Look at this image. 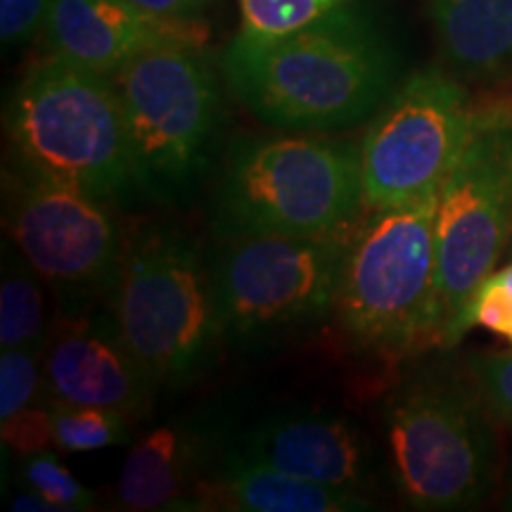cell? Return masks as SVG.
<instances>
[{
    "label": "cell",
    "instance_id": "20",
    "mask_svg": "<svg viewBox=\"0 0 512 512\" xmlns=\"http://www.w3.org/2000/svg\"><path fill=\"white\" fill-rule=\"evenodd\" d=\"M347 0H240V31L254 36H280L302 29Z\"/></svg>",
    "mask_w": 512,
    "mask_h": 512
},
{
    "label": "cell",
    "instance_id": "3",
    "mask_svg": "<svg viewBox=\"0 0 512 512\" xmlns=\"http://www.w3.org/2000/svg\"><path fill=\"white\" fill-rule=\"evenodd\" d=\"M363 204L361 143L328 133L240 136L211 200L214 238L325 235L351 228Z\"/></svg>",
    "mask_w": 512,
    "mask_h": 512
},
{
    "label": "cell",
    "instance_id": "1",
    "mask_svg": "<svg viewBox=\"0 0 512 512\" xmlns=\"http://www.w3.org/2000/svg\"><path fill=\"white\" fill-rule=\"evenodd\" d=\"M219 72L261 124L328 136L373 119L406 76L392 34L366 0H347L290 34L238 31Z\"/></svg>",
    "mask_w": 512,
    "mask_h": 512
},
{
    "label": "cell",
    "instance_id": "21",
    "mask_svg": "<svg viewBox=\"0 0 512 512\" xmlns=\"http://www.w3.org/2000/svg\"><path fill=\"white\" fill-rule=\"evenodd\" d=\"M43 399H48L43 354L31 349L0 351V422L12 420Z\"/></svg>",
    "mask_w": 512,
    "mask_h": 512
},
{
    "label": "cell",
    "instance_id": "26",
    "mask_svg": "<svg viewBox=\"0 0 512 512\" xmlns=\"http://www.w3.org/2000/svg\"><path fill=\"white\" fill-rule=\"evenodd\" d=\"M505 508L512 510V472H510V479H508V494H505Z\"/></svg>",
    "mask_w": 512,
    "mask_h": 512
},
{
    "label": "cell",
    "instance_id": "2",
    "mask_svg": "<svg viewBox=\"0 0 512 512\" xmlns=\"http://www.w3.org/2000/svg\"><path fill=\"white\" fill-rule=\"evenodd\" d=\"M12 169L128 207L133 178L124 105L110 76L48 53L29 64L5 105Z\"/></svg>",
    "mask_w": 512,
    "mask_h": 512
},
{
    "label": "cell",
    "instance_id": "24",
    "mask_svg": "<svg viewBox=\"0 0 512 512\" xmlns=\"http://www.w3.org/2000/svg\"><path fill=\"white\" fill-rule=\"evenodd\" d=\"M53 0H0V43L5 53L27 48L43 34Z\"/></svg>",
    "mask_w": 512,
    "mask_h": 512
},
{
    "label": "cell",
    "instance_id": "18",
    "mask_svg": "<svg viewBox=\"0 0 512 512\" xmlns=\"http://www.w3.org/2000/svg\"><path fill=\"white\" fill-rule=\"evenodd\" d=\"M46 280L10 240L3 242L0 283V351L31 349L43 354L53 320L48 313Z\"/></svg>",
    "mask_w": 512,
    "mask_h": 512
},
{
    "label": "cell",
    "instance_id": "11",
    "mask_svg": "<svg viewBox=\"0 0 512 512\" xmlns=\"http://www.w3.org/2000/svg\"><path fill=\"white\" fill-rule=\"evenodd\" d=\"M8 185L10 242L57 292L60 309L93 304L100 294H110L128 240L114 204L15 169Z\"/></svg>",
    "mask_w": 512,
    "mask_h": 512
},
{
    "label": "cell",
    "instance_id": "15",
    "mask_svg": "<svg viewBox=\"0 0 512 512\" xmlns=\"http://www.w3.org/2000/svg\"><path fill=\"white\" fill-rule=\"evenodd\" d=\"M209 427L169 418L145 430L121 465L114 501L121 510H195L197 484L214 463Z\"/></svg>",
    "mask_w": 512,
    "mask_h": 512
},
{
    "label": "cell",
    "instance_id": "17",
    "mask_svg": "<svg viewBox=\"0 0 512 512\" xmlns=\"http://www.w3.org/2000/svg\"><path fill=\"white\" fill-rule=\"evenodd\" d=\"M441 62L463 83L512 81V0H425Z\"/></svg>",
    "mask_w": 512,
    "mask_h": 512
},
{
    "label": "cell",
    "instance_id": "6",
    "mask_svg": "<svg viewBox=\"0 0 512 512\" xmlns=\"http://www.w3.org/2000/svg\"><path fill=\"white\" fill-rule=\"evenodd\" d=\"M439 190L401 207L370 209L351 228L332 316L368 354L394 358L439 347Z\"/></svg>",
    "mask_w": 512,
    "mask_h": 512
},
{
    "label": "cell",
    "instance_id": "7",
    "mask_svg": "<svg viewBox=\"0 0 512 512\" xmlns=\"http://www.w3.org/2000/svg\"><path fill=\"white\" fill-rule=\"evenodd\" d=\"M110 309L140 368L159 392L207 373L223 344L209 254L174 226L126 240Z\"/></svg>",
    "mask_w": 512,
    "mask_h": 512
},
{
    "label": "cell",
    "instance_id": "8",
    "mask_svg": "<svg viewBox=\"0 0 512 512\" xmlns=\"http://www.w3.org/2000/svg\"><path fill=\"white\" fill-rule=\"evenodd\" d=\"M351 228L214 238L207 254L223 344L273 347L332 316Z\"/></svg>",
    "mask_w": 512,
    "mask_h": 512
},
{
    "label": "cell",
    "instance_id": "10",
    "mask_svg": "<svg viewBox=\"0 0 512 512\" xmlns=\"http://www.w3.org/2000/svg\"><path fill=\"white\" fill-rule=\"evenodd\" d=\"M477 105L446 67L406 74L361 138L366 209L401 207L441 188L475 124Z\"/></svg>",
    "mask_w": 512,
    "mask_h": 512
},
{
    "label": "cell",
    "instance_id": "14",
    "mask_svg": "<svg viewBox=\"0 0 512 512\" xmlns=\"http://www.w3.org/2000/svg\"><path fill=\"white\" fill-rule=\"evenodd\" d=\"M41 38L48 53L112 79L147 48L207 43V24L157 17L131 0H53Z\"/></svg>",
    "mask_w": 512,
    "mask_h": 512
},
{
    "label": "cell",
    "instance_id": "16",
    "mask_svg": "<svg viewBox=\"0 0 512 512\" xmlns=\"http://www.w3.org/2000/svg\"><path fill=\"white\" fill-rule=\"evenodd\" d=\"M195 510L240 512H368L375 501L358 491L294 477L226 446L197 484Z\"/></svg>",
    "mask_w": 512,
    "mask_h": 512
},
{
    "label": "cell",
    "instance_id": "13",
    "mask_svg": "<svg viewBox=\"0 0 512 512\" xmlns=\"http://www.w3.org/2000/svg\"><path fill=\"white\" fill-rule=\"evenodd\" d=\"M240 453L309 482L370 496L380 460L361 427L335 413H280L240 437Z\"/></svg>",
    "mask_w": 512,
    "mask_h": 512
},
{
    "label": "cell",
    "instance_id": "4",
    "mask_svg": "<svg viewBox=\"0 0 512 512\" xmlns=\"http://www.w3.org/2000/svg\"><path fill=\"white\" fill-rule=\"evenodd\" d=\"M494 413L475 380L420 368L382 403L387 470L401 503L422 512L475 510L498 482Z\"/></svg>",
    "mask_w": 512,
    "mask_h": 512
},
{
    "label": "cell",
    "instance_id": "5",
    "mask_svg": "<svg viewBox=\"0 0 512 512\" xmlns=\"http://www.w3.org/2000/svg\"><path fill=\"white\" fill-rule=\"evenodd\" d=\"M124 105L140 200L181 207L214 169L226 124L204 43L147 48L112 76Z\"/></svg>",
    "mask_w": 512,
    "mask_h": 512
},
{
    "label": "cell",
    "instance_id": "23",
    "mask_svg": "<svg viewBox=\"0 0 512 512\" xmlns=\"http://www.w3.org/2000/svg\"><path fill=\"white\" fill-rule=\"evenodd\" d=\"M467 373L498 420L512 425V351H484L467 358Z\"/></svg>",
    "mask_w": 512,
    "mask_h": 512
},
{
    "label": "cell",
    "instance_id": "19",
    "mask_svg": "<svg viewBox=\"0 0 512 512\" xmlns=\"http://www.w3.org/2000/svg\"><path fill=\"white\" fill-rule=\"evenodd\" d=\"M131 415L114 411V408L95 406H69L53 401V444L64 453H91L128 444L133 439Z\"/></svg>",
    "mask_w": 512,
    "mask_h": 512
},
{
    "label": "cell",
    "instance_id": "12",
    "mask_svg": "<svg viewBox=\"0 0 512 512\" xmlns=\"http://www.w3.org/2000/svg\"><path fill=\"white\" fill-rule=\"evenodd\" d=\"M43 387L55 403L114 408L143 420L159 389L128 349L110 309H57L43 349Z\"/></svg>",
    "mask_w": 512,
    "mask_h": 512
},
{
    "label": "cell",
    "instance_id": "22",
    "mask_svg": "<svg viewBox=\"0 0 512 512\" xmlns=\"http://www.w3.org/2000/svg\"><path fill=\"white\" fill-rule=\"evenodd\" d=\"M22 477L27 489L46 496L62 512H86L95 508L93 491H88L50 451L24 458Z\"/></svg>",
    "mask_w": 512,
    "mask_h": 512
},
{
    "label": "cell",
    "instance_id": "9",
    "mask_svg": "<svg viewBox=\"0 0 512 512\" xmlns=\"http://www.w3.org/2000/svg\"><path fill=\"white\" fill-rule=\"evenodd\" d=\"M512 240V100L477 105L467 143L439 190V349Z\"/></svg>",
    "mask_w": 512,
    "mask_h": 512
},
{
    "label": "cell",
    "instance_id": "25",
    "mask_svg": "<svg viewBox=\"0 0 512 512\" xmlns=\"http://www.w3.org/2000/svg\"><path fill=\"white\" fill-rule=\"evenodd\" d=\"M152 15L174 22H204V15L216 0H131Z\"/></svg>",
    "mask_w": 512,
    "mask_h": 512
}]
</instances>
